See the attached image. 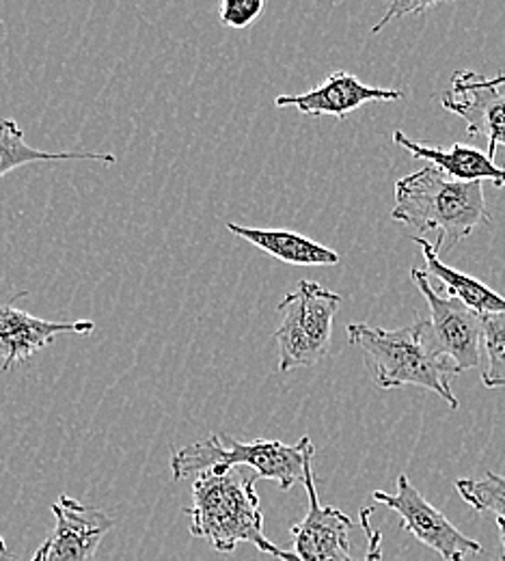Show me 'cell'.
<instances>
[{
	"label": "cell",
	"mask_w": 505,
	"mask_h": 561,
	"mask_svg": "<svg viewBox=\"0 0 505 561\" xmlns=\"http://www.w3.org/2000/svg\"><path fill=\"white\" fill-rule=\"evenodd\" d=\"M255 482L257 473L242 469L197 476L193 503L184 510L191 520V536L208 540L218 553H233L240 542H249L279 561H298L291 551L266 538Z\"/></svg>",
	"instance_id": "6da1fadb"
},
{
	"label": "cell",
	"mask_w": 505,
	"mask_h": 561,
	"mask_svg": "<svg viewBox=\"0 0 505 561\" xmlns=\"http://www.w3.org/2000/svg\"><path fill=\"white\" fill-rule=\"evenodd\" d=\"M391 218L422 233L434 231V249L454 247L478 227L489 225L493 214L486 206L484 182L449 180L433 164L395 182V208Z\"/></svg>",
	"instance_id": "7a4b0ae2"
},
{
	"label": "cell",
	"mask_w": 505,
	"mask_h": 561,
	"mask_svg": "<svg viewBox=\"0 0 505 561\" xmlns=\"http://www.w3.org/2000/svg\"><path fill=\"white\" fill-rule=\"evenodd\" d=\"M346 333L348 342L365 354L374 382L380 389L422 387L445 400L454 411L458 409L449 378L460 371L449 360L434 354L431 320H417L395 331L353 322L346 327Z\"/></svg>",
	"instance_id": "3957f363"
},
{
	"label": "cell",
	"mask_w": 505,
	"mask_h": 561,
	"mask_svg": "<svg viewBox=\"0 0 505 561\" xmlns=\"http://www.w3.org/2000/svg\"><path fill=\"white\" fill-rule=\"evenodd\" d=\"M315 454L309 436H302L296 445L282 440H236L229 434H213L208 440L175 449L171 456V476L182 482L191 476L206 471L229 473L240 467H249L257 478L275 482L282 491H291L305 482L307 460Z\"/></svg>",
	"instance_id": "277c9868"
},
{
	"label": "cell",
	"mask_w": 505,
	"mask_h": 561,
	"mask_svg": "<svg viewBox=\"0 0 505 561\" xmlns=\"http://www.w3.org/2000/svg\"><path fill=\"white\" fill-rule=\"evenodd\" d=\"M342 305V294L326 289L318 280H300L279 302L282 322L275 329L279 348V371L318 365L331 348L333 320Z\"/></svg>",
	"instance_id": "5b68a950"
},
{
	"label": "cell",
	"mask_w": 505,
	"mask_h": 561,
	"mask_svg": "<svg viewBox=\"0 0 505 561\" xmlns=\"http://www.w3.org/2000/svg\"><path fill=\"white\" fill-rule=\"evenodd\" d=\"M411 279L431 307V344L436 356L449 360L460 374L482 363L484 316L458 298L440 296L426 271L413 268Z\"/></svg>",
	"instance_id": "8992f818"
},
{
	"label": "cell",
	"mask_w": 505,
	"mask_h": 561,
	"mask_svg": "<svg viewBox=\"0 0 505 561\" xmlns=\"http://www.w3.org/2000/svg\"><path fill=\"white\" fill-rule=\"evenodd\" d=\"M371 499L380 505H387L400 516V525L422 545L433 549L436 556L445 561H464L469 556H480L482 545L469 536H464L449 518L438 512L433 503L417 491L409 476L398 478V491L371 492Z\"/></svg>",
	"instance_id": "52a82bcc"
},
{
	"label": "cell",
	"mask_w": 505,
	"mask_h": 561,
	"mask_svg": "<svg viewBox=\"0 0 505 561\" xmlns=\"http://www.w3.org/2000/svg\"><path fill=\"white\" fill-rule=\"evenodd\" d=\"M50 510L55 529L31 561H95L97 547L115 520L100 507L84 505L68 494H61Z\"/></svg>",
	"instance_id": "ba28073f"
},
{
	"label": "cell",
	"mask_w": 505,
	"mask_h": 561,
	"mask_svg": "<svg viewBox=\"0 0 505 561\" xmlns=\"http://www.w3.org/2000/svg\"><path fill=\"white\" fill-rule=\"evenodd\" d=\"M311 460L313 456L307 460L302 482L309 496V510L305 518L289 529L294 536L291 553L298 561H355L351 556V534L355 523L342 510L320 503Z\"/></svg>",
	"instance_id": "9c48e42d"
},
{
	"label": "cell",
	"mask_w": 505,
	"mask_h": 561,
	"mask_svg": "<svg viewBox=\"0 0 505 561\" xmlns=\"http://www.w3.org/2000/svg\"><path fill=\"white\" fill-rule=\"evenodd\" d=\"M440 104L445 111L467 122L469 137H486L489 158L495 160L497 149L505 147V93L495 87H484L480 73L456 71L451 89L443 93Z\"/></svg>",
	"instance_id": "30bf717a"
},
{
	"label": "cell",
	"mask_w": 505,
	"mask_h": 561,
	"mask_svg": "<svg viewBox=\"0 0 505 561\" xmlns=\"http://www.w3.org/2000/svg\"><path fill=\"white\" fill-rule=\"evenodd\" d=\"M404 93L398 89H385V87H371L361 82L355 73L337 70L326 80H322L318 87L298 93V95H279L275 100L277 108H298L302 115L311 117H335L346 119L353 111L361 108L369 102H398Z\"/></svg>",
	"instance_id": "8fae6325"
},
{
	"label": "cell",
	"mask_w": 505,
	"mask_h": 561,
	"mask_svg": "<svg viewBox=\"0 0 505 561\" xmlns=\"http://www.w3.org/2000/svg\"><path fill=\"white\" fill-rule=\"evenodd\" d=\"M95 324L89 320L76 322H55L35 318L13 302L0 307V360L2 369H11L28 360L33 354L48 348L57 335L73 333V335H91Z\"/></svg>",
	"instance_id": "7c38bea8"
},
{
	"label": "cell",
	"mask_w": 505,
	"mask_h": 561,
	"mask_svg": "<svg viewBox=\"0 0 505 561\" xmlns=\"http://www.w3.org/2000/svg\"><path fill=\"white\" fill-rule=\"evenodd\" d=\"M393 142L411 151L420 160H428L449 180L458 182H493L497 188H505V167L495 164L489 153L464 145L454 142L451 147H433L417 140L409 139L402 130L393 133Z\"/></svg>",
	"instance_id": "4fadbf2b"
},
{
	"label": "cell",
	"mask_w": 505,
	"mask_h": 561,
	"mask_svg": "<svg viewBox=\"0 0 505 561\" xmlns=\"http://www.w3.org/2000/svg\"><path fill=\"white\" fill-rule=\"evenodd\" d=\"M227 229L266 255L291 266H337L342 260L333 249L288 229H257L238 222H229Z\"/></svg>",
	"instance_id": "5bb4252c"
},
{
	"label": "cell",
	"mask_w": 505,
	"mask_h": 561,
	"mask_svg": "<svg viewBox=\"0 0 505 561\" xmlns=\"http://www.w3.org/2000/svg\"><path fill=\"white\" fill-rule=\"evenodd\" d=\"M413 242H417L424 253L428 277L440 280L445 285V294H449V298H458L460 302H464L469 309H473L480 316L505 313V298L502 294H497L495 289H491L489 285H484L475 277L443 264L433 242H428L424 238H413Z\"/></svg>",
	"instance_id": "9a60e30c"
},
{
	"label": "cell",
	"mask_w": 505,
	"mask_h": 561,
	"mask_svg": "<svg viewBox=\"0 0 505 561\" xmlns=\"http://www.w3.org/2000/svg\"><path fill=\"white\" fill-rule=\"evenodd\" d=\"M53 160H97L106 164H117L113 153L95 151H44L35 149L24 140V133L13 119H0V178L7 173L33 164V162H53Z\"/></svg>",
	"instance_id": "2e32d148"
},
{
	"label": "cell",
	"mask_w": 505,
	"mask_h": 561,
	"mask_svg": "<svg viewBox=\"0 0 505 561\" xmlns=\"http://www.w3.org/2000/svg\"><path fill=\"white\" fill-rule=\"evenodd\" d=\"M484 371L486 389L505 387V313L484 316Z\"/></svg>",
	"instance_id": "e0dca14e"
},
{
	"label": "cell",
	"mask_w": 505,
	"mask_h": 561,
	"mask_svg": "<svg viewBox=\"0 0 505 561\" xmlns=\"http://www.w3.org/2000/svg\"><path fill=\"white\" fill-rule=\"evenodd\" d=\"M456 491L475 512H491L505 520V478L489 471L482 480H456Z\"/></svg>",
	"instance_id": "ac0fdd59"
},
{
	"label": "cell",
	"mask_w": 505,
	"mask_h": 561,
	"mask_svg": "<svg viewBox=\"0 0 505 561\" xmlns=\"http://www.w3.org/2000/svg\"><path fill=\"white\" fill-rule=\"evenodd\" d=\"M264 0H222L218 4L220 24L229 28H246L264 13Z\"/></svg>",
	"instance_id": "d6986e66"
},
{
	"label": "cell",
	"mask_w": 505,
	"mask_h": 561,
	"mask_svg": "<svg viewBox=\"0 0 505 561\" xmlns=\"http://www.w3.org/2000/svg\"><path fill=\"white\" fill-rule=\"evenodd\" d=\"M371 514H374V507H363L359 514L361 529L367 536V549L361 561H382V534L371 525Z\"/></svg>",
	"instance_id": "ffe728a7"
},
{
	"label": "cell",
	"mask_w": 505,
	"mask_h": 561,
	"mask_svg": "<svg viewBox=\"0 0 505 561\" xmlns=\"http://www.w3.org/2000/svg\"><path fill=\"white\" fill-rule=\"evenodd\" d=\"M436 7V2H415V0H395L389 4L385 18L371 28V33H378L382 31L393 18H404L406 13H426Z\"/></svg>",
	"instance_id": "44dd1931"
},
{
	"label": "cell",
	"mask_w": 505,
	"mask_h": 561,
	"mask_svg": "<svg viewBox=\"0 0 505 561\" xmlns=\"http://www.w3.org/2000/svg\"><path fill=\"white\" fill-rule=\"evenodd\" d=\"M480 82H482L484 87H495V89L505 87V70L500 71V73H497V76H493V78H486V76H482V73H480Z\"/></svg>",
	"instance_id": "7402d4cb"
},
{
	"label": "cell",
	"mask_w": 505,
	"mask_h": 561,
	"mask_svg": "<svg viewBox=\"0 0 505 561\" xmlns=\"http://www.w3.org/2000/svg\"><path fill=\"white\" fill-rule=\"evenodd\" d=\"M0 561H15V558L9 553L7 549V542L0 538Z\"/></svg>",
	"instance_id": "603a6c76"
},
{
	"label": "cell",
	"mask_w": 505,
	"mask_h": 561,
	"mask_svg": "<svg viewBox=\"0 0 505 561\" xmlns=\"http://www.w3.org/2000/svg\"><path fill=\"white\" fill-rule=\"evenodd\" d=\"M497 525H500V534H502V547H504V551H502V561H505V520L497 518Z\"/></svg>",
	"instance_id": "cb8c5ba5"
}]
</instances>
